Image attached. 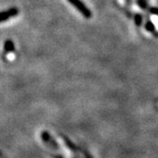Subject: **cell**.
<instances>
[{"label": "cell", "instance_id": "obj_1", "mask_svg": "<svg viewBox=\"0 0 158 158\" xmlns=\"http://www.w3.org/2000/svg\"><path fill=\"white\" fill-rule=\"evenodd\" d=\"M68 2L77 10V11L86 19H90L92 16V13L90 10L85 6L81 0H68Z\"/></svg>", "mask_w": 158, "mask_h": 158}, {"label": "cell", "instance_id": "obj_2", "mask_svg": "<svg viewBox=\"0 0 158 158\" xmlns=\"http://www.w3.org/2000/svg\"><path fill=\"white\" fill-rule=\"evenodd\" d=\"M18 14H19V10L15 7L10 8L8 10H6V11H0V23L5 22L11 18L17 16Z\"/></svg>", "mask_w": 158, "mask_h": 158}, {"label": "cell", "instance_id": "obj_3", "mask_svg": "<svg viewBox=\"0 0 158 158\" xmlns=\"http://www.w3.org/2000/svg\"><path fill=\"white\" fill-rule=\"evenodd\" d=\"M41 138L44 141V142H46L49 147H51L52 148H55V149H59L57 143L54 141V139H52V137L49 135V134L48 132L43 131L42 134H41Z\"/></svg>", "mask_w": 158, "mask_h": 158}, {"label": "cell", "instance_id": "obj_4", "mask_svg": "<svg viewBox=\"0 0 158 158\" xmlns=\"http://www.w3.org/2000/svg\"><path fill=\"white\" fill-rule=\"evenodd\" d=\"M4 48L6 53H13L15 51V45L11 40H6Z\"/></svg>", "mask_w": 158, "mask_h": 158}, {"label": "cell", "instance_id": "obj_5", "mask_svg": "<svg viewBox=\"0 0 158 158\" xmlns=\"http://www.w3.org/2000/svg\"><path fill=\"white\" fill-rule=\"evenodd\" d=\"M146 29H147L148 31H149V32H153L155 30V27H154V25H153L152 23L150 22V21H148V22L146 23Z\"/></svg>", "mask_w": 158, "mask_h": 158}, {"label": "cell", "instance_id": "obj_6", "mask_svg": "<svg viewBox=\"0 0 158 158\" xmlns=\"http://www.w3.org/2000/svg\"><path fill=\"white\" fill-rule=\"evenodd\" d=\"M141 21H142V18L140 14H137L135 16V23L136 25H138V26H140L141 24Z\"/></svg>", "mask_w": 158, "mask_h": 158}, {"label": "cell", "instance_id": "obj_7", "mask_svg": "<svg viewBox=\"0 0 158 158\" xmlns=\"http://www.w3.org/2000/svg\"><path fill=\"white\" fill-rule=\"evenodd\" d=\"M138 4L142 9L146 8V0H138Z\"/></svg>", "mask_w": 158, "mask_h": 158}]
</instances>
